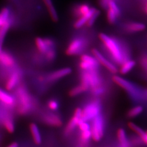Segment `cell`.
I'll use <instances>...</instances> for the list:
<instances>
[{
	"mask_svg": "<svg viewBox=\"0 0 147 147\" xmlns=\"http://www.w3.org/2000/svg\"><path fill=\"white\" fill-rule=\"evenodd\" d=\"M30 130L34 142L36 144H40L42 141V138L37 124L35 123H31L30 125Z\"/></svg>",
	"mask_w": 147,
	"mask_h": 147,
	"instance_id": "44dd1931",
	"label": "cell"
},
{
	"mask_svg": "<svg viewBox=\"0 0 147 147\" xmlns=\"http://www.w3.org/2000/svg\"><path fill=\"white\" fill-rule=\"evenodd\" d=\"M96 9H97L95 8V7H91L89 11L87 14H86L82 16H81L80 18H78L77 20L75 21L74 24V27L75 29H80L84 25H86L87 22L89 20L91 16L94 14V13Z\"/></svg>",
	"mask_w": 147,
	"mask_h": 147,
	"instance_id": "9a60e30c",
	"label": "cell"
},
{
	"mask_svg": "<svg viewBox=\"0 0 147 147\" xmlns=\"http://www.w3.org/2000/svg\"><path fill=\"white\" fill-rule=\"evenodd\" d=\"M125 29L128 32L136 33L144 30L146 29V25L141 22H130L126 24Z\"/></svg>",
	"mask_w": 147,
	"mask_h": 147,
	"instance_id": "603a6c76",
	"label": "cell"
},
{
	"mask_svg": "<svg viewBox=\"0 0 147 147\" xmlns=\"http://www.w3.org/2000/svg\"><path fill=\"white\" fill-rule=\"evenodd\" d=\"M80 81L89 86V89L102 85V79L98 70L82 71Z\"/></svg>",
	"mask_w": 147,
	"mask_h": 147,
	"instance_id": "8992f818",
	"label": "cell"
},
{
	"mask_svg": "<svg viewBox=\"0 0 147 147\" xmlns=\"http://www.w3.org/2000/svg\"><path fill=\"white\" fill-rule=\"evenodd\" d=\"M136 62L134 60L128 59L121 64L119 72L122 75H125L130 72L135 67Z\"/></svg>",
	"mask_w": 147,
	"mask_h": 147,
	"instance_id": "d4e9b609",
	"label": "cell"
},
{
	"mask_svg": "<svg viewBox=\"0 0 147 147\" xmlns=\"http://www.w3.org/2000/svg\"><path fill=\"white\" fill-rule=\"evenodd\" d=\"M91 138H92V133L90 131V129L88 130L84 131H81L80 141L81 144H82V146H85L87 144Z\"/></svg>",
	"mask_w": 147,
	"mask_h": 147,
	"instance_id": "83f0119b",
	"label": "cell"
},
{
	"mask_svg": "<svg viewBox=\"0 0 147 147\" xmlns=\"http://www.w3.org/2000/svg\"><path fill=\"white\" fill-rule=\"evenodd\" d=\"M146 7H147V3H146Z\"/></svg>",
	"mask_w": 147,
	"mask_h": 147,
	"instance_id": "60d3db41",
	"label": "cell"
},
{
	"mask_svg": "<svg viewBox=\"0 0 147 147\" xmlns=\"http://www.w3.org/2000/svg\"><path fill=\"white\" fill-rule=\"evenodd\" d=\"M105 121L102 115L100 114L92 121L90 124V131L92 138L95 142H99L101 140L104 134Z\"/></svg>",
	"mask_w": 147,
	"mask_h": 147,
	"instance_id": "5b68a950",
	"label": "cell"
},
{
	"mask_svg": "<svg viewBox=\"0 0 147 147\" xmlns=\"http://www.w3.org/2000/svg\"><path fill=\"white\" fill-rule=\"evenodd\" d=\"M100 15V11L98 9H96L94 13V14L91 16V17L89 18V20L87 22L86 25L88 27L93 26Z\"/></svg>",
	"mask_w": 147,
	"mask_h": 147,
	"instance_id": "4dcf8cb0",
	"label": "cell"
},
{
	"mask_svg": "<svg viewBox=\"0 0 147 147\" xmlns=\"http://www.w3.org/2000/svg\"><path fill=\"white\" fill-rule=\"evenodd\" d=\"M145 95H146V96L147 97V90L145 91Z\"/></svg>",
	"mask_w": 147,
	"mask_h": 147,
	"instance_id": "ab89813d",
	"label": "cell"
},
{
	"mask_svg": "<svg viewBox=\"0 0 147 147\" xmlns=\"http://www.w3.org/2000/svg\"><path fill=\"white\" fill-rule=\"evenodd\" d=\"M21 73L18 70H15L11 74L5 84V88L11 91L14 89L19 83L21 79Z\"/></svg>",
	"mask_w": 147,
	"mask_h": 147,
	"instance_id": "4fadbf2b",
	"label": "cell"
},
{
	"mask_svg": "<svg viewBox=\"0 0 147 147\" xmlns=\"http://www.w3.org/2000/svg\"><path fill=\"white\" fill-rule=\"evenodd\" d=\"M71 71V69L68 67L59 69L49 74L45 78H40L39 81H44L45 80L47 83H53L70 75Z\"/></svg>",
	"mask_w": 147,
	"mask_h": 147,
	"instance_id": "30bf717a",
	"label": "cell"
},
{
	"mask_svg": "<svg viewBox=\"0 0 147 147\" xmlns=\"http://www.w3.org/2000/svg\"><path fill=\"white\" fill-rule=\"evenodd\" d=\"M16 95L18 112L22 115L31 113L35 107V101L26 88L22 86L18 87Z\"/></svg>",
	"mask_w": 147,
	"mask_h": 147,
	"instance_id": "7a4b0ae2",
	"label": "cell"
},
{
	"mask_svg": "<svg viewBox=\"0 0 147 147\" xmlns=\"http://www.w3.org/2000/svg\"><path fill=\"white\" fill-rule=\"evenodd\" d=\"M91 92L92 94L94 96H100L101 95L103 94L105 92V88L102 86L100 85L99 86L95 87L90 89Z\"/></svg>",
	"mask_w": 147,
	"mask_h": 147,
	"instance_id": "e575fe53",
	"label": "cell"
},
{
	"mask_svg": "<svg viewBox=\"0 0 147 147\" xmlns=\"http://www.w3.org/2000/svg\"><path fill=\"white\" fill-rule=\"evenodd\" d=\"M100 65L97 59L93 55L82 54L81 56L79 67L82 71L98 70Z\"/></svg>",
	"mask_w": 147,
	"mask_h": 147,
	"instance_id": "52a82bcc",
	"label": "cell"
},
{
	"mask_svg": "<svg viewBox=\"0 0 147 147\" xmlns=\"http://www.w3.org/2000/svg\"><path fill=\"white\" fill-rule=\"evenodd\" d=\"M101 105L98 99L90 101L82 109L81 121H92L95 117L101 114Z\"/></svg>",
	"mask_w": 147,
	"mask_h": 147,
	"instance_id": "3957f363",
	"label": "cell"
},
{
	"mask_svg": "<svg viewBox=\"0 0 147 147\" xmlns=\"http://www.w3.org/2000/svg\"><path fill=\"white\" fill-rule=\"evenodd\" d=\"M88 41L84 37L77 36L73 38L69 44L66 54L68 56L79 55L84 52L88 47Z\"/></svg>",
	"mask_w": 147,
	"mask_h": 147,
	"instance_id": "277c9868",
	"label": "cell"
},
{
	"mask_svg": "<svg viewBox=\"0 0 147 147\" xmlns=\"http://www.w3.org/2000/svg\"><path fill=\"white\" fill-rule=\"evenodd\" d=\"M92 7L87 3H81L78 5H76L74 8L73 14L74 16L79 18L81 16L87 14L89 11Z\"/></svg>",
	"mask_w": 147,
	"mask_h": 147,
	"instance_id": "ac0fdd59",
	"label": "cell"
},
{
	"mask_svg": "<svg viewBox=\"0 0 147 147\" xmlns=\"http://www.w3.org/2000/svg\"><path fill=\"white\" fill-rule=\"evenodd\" d=\"M7 147H19V144L17 142H13Z\"/></svg>",
	"mask_w": 147,
	"mask_h": 147,
	"instance_id": "74e56055",
	"label": "cell"
},
{
	"mask_svg": "<svg viewBox=\"0 0 147 147\" xmlns=\"http://www.w3.org/2000/svg\"><path fill=\"white\" fill-rule=\"evenodd\" d=\"M11 25V20L10 18L5 24L0 28V46L2 47L5 36Z\"/></svg>",
	"mask_w": 147,
	"mask_h": 147,
	"instance_id": "4316f807",
	"label": "cell"
},
{
	"mask_svg": "<svg viewBox=\"0 0 147 147\" xmlns=\"http://www.w3.org/2000/svg\"><path fill=\"white\" fill-rule=\"evenodd\" d=\"M11 18L10 9L5 7L0 11V28L3 26Z\"/></svg>",
	"mask_w": 147,
	"mask_h": 147,
	"instance_id": "484cf974",
	"label": "cell"
},
{
	"mask_svg": "<svg viewBox=\"0 0 147 147\" xmlns=\"http://www.w3.org/2000/svg\"><path fill=\"white\" fill-rule=\"evenodd\" d=\"M112 80L116 84L126 90L129 94L132 96L133 98L137 99L140 98V93H138V90L136 88L134 85L132 84V83L129 81L118 75H114L112 77Z\"/></svg>",
	"mask_w": 147,
	"mask_h": 147,
	"instance_id": "ba28073f",
	"label": "cell"
},
{
	"mask_svg": "<svg viewBox=\"0 0 147 147\" xmlns=\"http://www.w3.org/2000/svg\"><path fill=\"white\" fill-rule=\"evenodd\" d=\"M47 8L51 20L54 22L58 21V15L55 5L53 4L52 0H42Z\"/></svg>",
	"mask_w": 147,
	"mask_h": 147,
	"instance_id": "e0dca14e",
	"label": "cell"
},
{
	"mask_svg": "<svg viewBox=\"0 0 147 147\" xmlns=\"http://www.w3.org/2000/svg\"><path fill=\"white\" fill-rule=\"evenodd\" d=\"M99 38L106 51L109 53L111 58L115 63L121 65L125 61L129 59L127 57V55L124 53V50H123L122 45L119 42V40L104 33H100Z\"/></svg>",
	"mask_w": 147,
	"mask_h": 147,
	"instance_id": "6da1fadb",
	"label": "cell"
},
{
	"mask_svg": "<svg viewBox=\"0 0 147 147\" xmlns=\"http://www.w3.org/2000/svg\"><path fill=\"white\" fill-rule=\"evenodd\" d=\"M143 107L142 106L138 105L132 107L127 112V116L129 118H134L141 115L143 111Z\"/></svg>",
	"mask_w": 147,
	"mask_h": 147,
	"instance_id": "f1b7e54d",
	"label": "cell"
},
{
	"mask_svg": "<svg viewBox=\"0 0 147 147\" xmlns=\"http://www.w3.org/2000/svg\"><path fill=\"white\" fill-rule=\"evenodd\" d=\"M0 101L7 107H13L16 104V98L0 88Z\"/></svg>",
	"mask_w": 147,
	"mask_h": 147,
	"instance_id": "2e32d148",
	"label": "cell"
},
{
	"mask_svg": "<svg viewBox=\"0 0 147 147\" xmlns=\"http://www.w3.org/2000/svg\"><path fill=\"white\" fill-rule=\"evenodd\" d=\"M92 55L94 56L95 58L97 59L100 64L104 66L111 73L114 74L117 73L118 70L116 65L110 61L108 58L105 57V56L101 53L100 51L96 49H93L92 50Z\"/></svg>",
	"mask_w": 147,
	"mask_h": 147,
	"instance_id": "9c48e42d",
	"label": "cell"
},
{
	"mask_svg": "<svg viewBox=\"0 0 147 147\" xmlns=\"http://www.w3.org/2000/svg\"><path fill=\"white\" fill-rule=\"evenodd\" d=\"M128 126L131 130H133L137 134V135L139 136L142 142L147 146V134L146 132H144L142 128L137 126L136 124L132 122H130L128 124Z\"/></svg>",
	"mask_w": 147,
	"mask_h": 147,
	"instance_id": "ffe728a7",
	"label": "cell"
},
{
	"mask_svg": "<svg viewBox=\"0 0 147 147\" xmlns=\"http://www.w3.org/2000/svg\"><path fill=\"white\" fill-rule=\"evenodd\" d=\"M47 106L49 110H50L52 112H55L58 110L59 109V103L58 101L55 99L49 100V101L47 102Z\"/></svg>",
	"mask_w": 147,
	"mask_h": 147,
	"instance_id": "836d02e7",
	"label": "cell"
},
{
	"mask_svg": "<svg viewBox=\"0 0 147 147\" xmlns=\"http://www.w3.org/2000/svg\"><path fill=\"white\" fill-rule=\"evenodd\" d=\"M107 20L110 24H115L117 20L118 16L116 14L111 11L110 9L107 8Z\"/></svg>",
	"mask_w": 147,
	"mask_h": 147,
	"instance_id": "1f68e13d",
	"label": "cell"
},
{
	"mask_svg": "<svg viewBox=\"0 0 147 147\" xmlns=\"http://www.w3.org/2000/svg\"><path fill=\"white\" fill-rule=\"evenodd\" d=\"M42 119L47 125L53 127H59L63 123L61 117L52 111L45 113L42 115Z\"/></svg>",
	"mask_w": 147,
	"mask_h": 147,
	"instance_id": "7c38bea8",
	"label": "cell"
},
{
	"mask_svg": "<svg viewBox=\"0 0 147 147\" xmlns=\"http://www.w3.org/2000/svg\"><path fill=\"white\" fill-rule=\"evenodd\" d=\"M44 56L45 57V60L47 62H53L56 57V49L50 50L49 51H48L47 53L45 54V55Z\"/></svg>",
	"mask_w": 147,
	"mask_h": 147,
	"instance_id": "d6a6232c",
	"label": "cell"
},
{
	"mask_svg": "<svg viewBox=\"0 0 147 147\" xmlns=\"http://www.w3.org/2000/svg\"><path fill=\"white\" fill-rule=\"evenodd\" d=\"M82 109L78 107L74 111L73 116L69 121L67 126L64 129V135L67 136H69L74 130L78 127L79 123L81 121Z\"/></svg>",
	"mask_w": 147,
	"mask_h": 147,
	"instance_id": "8fae6325",
	"label": "cell"
},
{
	"mask_svg": "<svg viewBox=\"0 0 147 147\" xmlns=\"http://www.w3.org/2000/svg\"><path fill=\"white\" fill-rule=\"evenodd\" d=\"M35 44L38 52L43 56H44L45 54L50 50L56 49V48L53 49V48H50L49 47L45 42L44 38H42V37H38L36 38Z\"/></svg>",
	"mask_w": 147,
	"mask_h": 147,
	"instance_id": "d6986e66",
	"label": "cell"
},
{
	"mask_svg": "<svg viewBox=\"0 0 147 147\" xmlns=\"http://www.w3.org/2000/svg\"><path fill=\"white\" fill-rule=\"evenodd\" d=\"M145 12L147 14V7H146V8H145Z\"/></svg>",
	"mask_w": 147,
	"mask_h": 147,
	"instance_id": "f35d334b",
	"label": "cell"
},
{
	"mask_svg": "<svg viewBox=\"0 0 147 147\" xmlns=\"http://www.w3.org/2000/svg\"><path fill=\"white\" fill-rule=\"evenodd\" d=\"M78 127L80 131H84L90 129V125L87 121H81L79 123Z\"/></svg>",
	"mask_w": 147,
	"mask_h": 147,
	"instance_id": "d590c367",
	"label": "cell"
},
{
	"mask_svg": "<svg viewBox=\"0 0 147 147\" xmlns=\"http://www.w3.org/2000/svg\"><path fill=\"white\" fill-rule=\"evenodd\" d=\"M0 64L5 68H13L16 64V60L10 53L2 51L0 53Z\"/></svg>",
	"mask_w": 147,
	"mask_h": 147,
	"instance_id": "5bb4252c",
	"label": "cell"
},
{
	"mask_svg": "<svg viewBox=\"0 0 147 147\" xmlns=\"http://www.w3.org/2000/svg\"><path fill=\"white\" fill-rule=\"evenodd\" d=\"M107 8H109L111 11H113L118 18L121 15V10L115 0H110L109 2Z\"/></svg>",
	"mask_w": 147,
	"mask_h": 147,
	"instance_id": "f546056e",
	"label": "cell"
},
{
	"mask_svg": "<svg viewBox=\"0 0 147 147\" xmlns=\"http://www.w3.org/2000/svg\"><path fill=\"white\" fill-rule=\"evenodd\" d=\"M141 63L144 68L147 70V56H145L144 57L142 58Z\"/></svg>",
	"mask_w": 147,
	"mask_h": 147,
	"instance_id": "8d00e7d4",
	"label": "cell"
},
{
	"mask_svg": "<svg viewBox=\"0 0 147 147\" xmlns=\"http://www.w3.org/2000/svg\"><path fill=\"white\" fill-rule=\"evenodd\" d=\"M117 138L119 141V147H130V143L124 129L120 128L118 129L117 131Z\"/></svg>",
	"mask_w": 147,
	"mask_h": 147,
	"instance_id": "cb8c5ba5",
	"label": "cell"
},
{
	"mask_svg": "<svg viewBox=\"0 0 147 147\" xmlns=\"http://www.w3.org/2000/svg\"><path fill=\"white\" fill-rule=\"evenodd\" d=\"M89 89V86L88 85L80 82V84L76 86L70 90L69 95L70 96H76L87 92Z\"/></svg>",
	"mask_w": 147,
	"mask_h": 147,
	"instance_id": "7402d4cb",
	"label": "cell"
}]
</instances>
